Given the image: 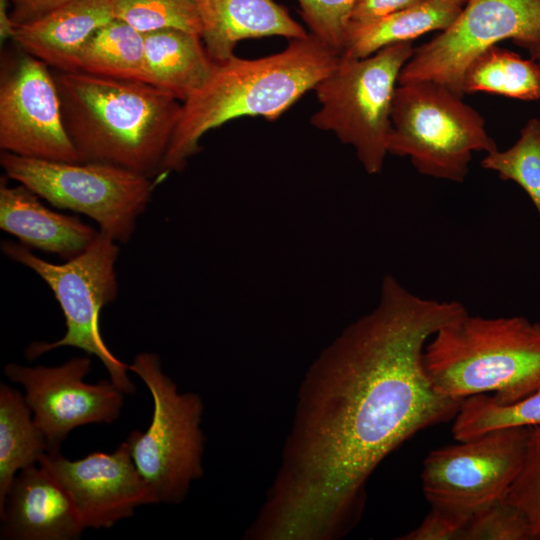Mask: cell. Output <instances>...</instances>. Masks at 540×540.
I'll use <instances>...</instances> for the list:
<instances>
[{
	"label": "cell",
	"mask_w": 540,
	"mask_h": 540,
	"mask_svg": "<svg viewBox=\"0 0 540 540\" xmlns=\"http://www.w3.org/2000/svg\"><path fill=\"white\" fill-rule=\"evenodd\" d=\"M466 311L383 278L376 307L309 367L280 468L246 538L332 540L357 524L379 463L417 432L455 417L461 401L436 391L423 353Z\"/></svg>",
	"instance_id": "1"
},
{
	"label": "cell",
	"mask_w": 540,
	"mask_h": 540,
	"mask_svg": "<svg viewBox=\"0 0 540 540\" xmlns=\"http://www.w3.org/2000/svg\"><path fill=\"white\" fill-rule=\"evenodd\" d=\"M63 123L79 162L119 166L149 178L161 166L182 102L143 81L54 71Z\"/></svg>",
	"instance_id": "2"
},
{
	"label": "cell",
	"mask_w": 540,
	"mask_h": 540,
	"mask_svg": "<svg viewBox=\"0 0 540 540\" xmlns=\"http://www.w3.org/2000/svg\"><path fill=\"white\" fill-rule=\"evenodd\" d=\"M340 53L312 34L278 53L215 62L206 83L182 102L160 174L182 171L209 130L236 118L276 120L336 66Z\"/></svg>",
	"instance_id": "3"
},
{
	"label": "cell",
	"mask_w": 540,
	"mask_h": 540,
	"mask_svg": "<svg viewBox=\"0 0 540 540\" xmlns=\"http://www.w3.org/2000/svg\"><path fill=\"white\" fill-rule=\"evenodd\" d=\"M423 365L450 399L493 392L499 403L518 401L540 389V322L466 311L429 339Z\"/></svg>",
	"instance_id": "4"
},
{
	"label": "cell",
	"mask_w": 540,
	"mask_h": 540,
	"mask_svg": "<svg viewBox=\"0 0 540 540\" xmlns=\"http://www.w3.org/2000/svg\"><path fill=\"white\" fill-rule=\"evenodd\" d=\"M388 154L408 157L422 175L462 183L475 152L498 149L482 116L447 87L430 81L398 84Z\"/></svg>",
	"instance_id": "5"
},
{
	"label": "cell",
	"mask_w": 540,
	"mask_h": 540,
	"mask_svg": "<svg viewBox=\"0 0 540 540\" xmlns=\"http://www.w3.org/2000/svg\"><path fill=\"white\" fill-rule=\"evenodd\" d=\"M2 250L47 283L65 317L64 336L51 343L30 344L26 357L33 360L64 346L81 349L103 363L110 380L124 394H134L136 387L128 377L129 365L114 356L100 330V312L116 299L118 292L115 264L119 247L116 241L99 230L85 251L62 264H53L34 255L30 248L20 242L5 241Z\"/></svg>",
	"instance_id": "6"
},
{
	"label": "cell",
	"mask_w": 540,
	"mask_h": 540,
	"mask_svg": "<svg viewBox=\"0 0 540 540\" xmlns=\"http://www.w3.org/2000/svg\"><path fill=\"white\" fill-rule=\"evenodd\" d=\"M413 52L412 42H402L365 58L341 54L334 69L314 88L320 108L311 124L352 146L368 174H378L384 166L394 91Z\"/></svg>",
	"instance_id": "7"
},
{
	"label": "cell",
	"mask_w": 540,
	"mask_h": 540,
	"mask_svg": "<svg viewBox=\"0 0 540 540\" xmlns=\"http://www.w3.org/2000/svg\"><path fill=\"white\" fill-rule=\"evenodd\" d=\"M129 370L144 382L153 401L147 430L132 431L126 438L133 462L156 504H179L203 475L202 399L194 392H178L156 353L137 354Z\"/></svg>",
	"instance_id": "8"
},
{
	"label": "cell",
	"mask_w": 540,
	"mask_h": 540,
	"mask_svg": "<svg viewBox=\"0 0 540 540\" xmlns=\"http://www.w3.org/2000/svg\"><path fill=\"white\" fill-rule=\"evenodd\" d=\"M5 174L51 205L84 214L116 242L135 231L153 190L149 177L104 163L61 162L3 151Z\"/></svg>",
	"instance_id": "9"
},
{
	"label": "cell",
	"mask_w": 540,
	"mask_h": 540,
	"mask_svg": "<svg viewBox=\"0 0 540 540\" xmlns=\"http://www.w3.org/2000/svg\"><path fill=\"white\" fill-rule=\"evenodd\" d=\"M503 40L528 51L540 43V0H468L449 27L414 48L398 84L430 81L463 98L467 67Z\"/></svg>",
	"instance_id": "10"
},
{
	"label": "cell",
	"mask_w": 540,
	"mask_h": 540,
	"mask_svg": "<svg viewBox=\"0 0 540 540\" xmlns=\"http://www.w3.org/2000/svg\"><path fill=\"white\" fill-rule=\"evenodd\" d=\"M530 427L495 430L431 451L423 462V493L433 507L472 515L503 498L519 473Z\"/></svg>",
	"instance_id": "11"
},
{
	"label": "cell",
	"mask_w": 540,
	"mask_h": 540,
	"mask_svg": "<svg viewBox=\"0 0 540 540\" xmlns=\"http://www.w3.org/2000/svg\"><path fill=\"white\" fill-rule=\"evenodd\" d=\"M90 369L88 356L72 358L56 367L5 366L6 377L24 388L26 403L49 451L59 450L68 434L79 426L110 424L119 417L125 394L111 380L84 382Z\"/></svg>",
	"instance_id": "12"
},
{
	"label": "cell",
	"mask_w": 540,
	"mask_h": 540,
	"mask_svg": "<svg viewBox=\"0 0 540 540\" xmlns=\"http://www.w3.org/2000/svg\"><path fill=\"white\" fill-rule=\"evenodd\" d=\"M0 147L24 157L79 162L63 123L53 73L25 52L1 76Z\"/></svg>",
	"instance_id": "13"
},
{
	"label": "cell",
	"mask_w": 540,
	"mask_h": 540,
	"mask_svg": "<svg viewBox=\"0 0 540 540\" xmlns=\"http://www.w3.org/2000/svg\"><path fill=\"white\" fill-rule=\"evenodd\" d=\"M39 464L70 494L85 529L111 528L137 507L156 504L126 440L112 453L94 452L75 461L59 450L47 451Z\"/></svg>",
	"instance_id": "14"
},
{
	"label": "cell",
	"mask_w": 540,
	"mask_h": 540,
	"mask_svg": "<svg viewBox=\"0 0 540 540\" xmlns=\"http://www.w3.org/2000/svg\"><path fill=\"white\" fill-rule=\"evenodd\" d=\"M0 517L4 540H76L85 530L70 494L39 463L17 473Z\"/></svg>",
	"instance_id": "15"
},
{
	"label": "cell",
	"mask_w": 540,
	"mask_h": 540,
	"mask_svg": "<svg viewBox=\"0 0 540 540\" xmlns=\"http://www.w3.org/2000/svg\"><path fill=\"white\" fill-rule=\"evenodd\" d=\"M113 19L112 0H67L37 19L18 25L13 40L23 52L48 67L76 72L84 45Z\"/></svg>",
	"instance_id": "16"
},
{
	"label": "cell",
	"mask_w": 540,
	"mask_h": 540,
	"mask_svg": "<svg viewBox=\"0 0 540 540\" xmlns=\"http://www.w3.org/2000/svg\"><path fill=\"white\" fill-rule=\"evenodd\" d=\"M203 44L214 62L234 55L244 39L280 36L290 40L309 33L274 0H194Z\"/></svg>",
	"instance_id": "17"
},
{
	"label": "cell",
	"mask_w": 540,
	"mask_h": 540,
	"mask_svg": "<svg viewBox=\"0 0 540 540\" xmlns=\"http://www.w3.org/2000/svg\"><path fill=\"white\" fill-rule=\"evenodd\" d=\"M26 186H0V228L30 249L72 259L85 251L99 231L79 217L64 215L43 205Z\"/></svg>",
	"instance_id": "18"
},
{
	"label": "cell",
	"mask_w": 540,
	"mask_h": 540,
	"mask_svg": "<svg viewBox=\"0 0 540 540\" xmlns=\"http://www.w3.org/2000/svg\"><path fill=\"white\" fill-rule=\"evenodd\" d=\"M214 66L199 35L177 29L144 34L145 82L181 102L206 83Z\"/></svg>",
	"instance_id": "19"
},
{
	"label": "cell",
	"mask_w": 540,
	"mask_h": 540,
	"mask_svg": "<svg viewBox=\"0 0 540 540\" xmlns=\"http://www.w3.org/2000/svg\"><path fill=\"white\" fill-rule=\"evenodd\" d=\"M462 8L446 0H423L379 19L350 23L341 54L365 58L388 45L412 42L425 33L443 31Z\"/></svg>",
	"instance_id": "20"
},
{
	"label": "cell",
	"mask_w": 540,
	"mask_h": 540,
	"mask_svg": "<svg viewBox=\"0 0 540 540\" xmlns=\"http://www.w3.org/2000/svg\"><path fill=\"white\" fill-rule=\"evenodd\" d=\"M48 442L36 425L24 395L0 385V506L17 473L39 463L49 451Z\"/></svg>",
	"instance_id": "21"
},
{
	"label": "cell",
	"mask_w": 540,
	"mask_h": 540,
	"mask_svg": "<svg viewBox=\"0 0 540 540\" xmlns=\"http://www.w3.org/2000/svg\"><path fill=\"white\" fill-rule=\"evenodd\" d=\"M463 94L490 93L523 101L540 99V67L533 59L497 45L475 58L467 67Z\"/></svg>",
	"instance_id": "22"
},
{
	"label": "cell",
	"mask_w": 540,
	"mask_h": 540,
	"mask_svg": "<svg viewBox=\"0 0 540 540\" xmlns=\"http://www.w3.org/2000/svg\"><path fill=\"white\" fill-rule=\"evenodd\" d=\"M77 71L145 82L144 34L113 19L84 45L77 59Z\"/></svg>",
	"instance_id": "23"
},
{
	"label": "cell",
	"mask_w": 540,
	"mask_h": 540,
	"mask_svg": "<svg viewBox=\"0 0 540 540\" xmlns=\"http://www.w3.org/2000/svg\"><path fill=\"white\" fill-rule=\"evenodd\" d=\"M540 427V389L512 403H499L478 394L461 401L454 417L452 434L457 441L516 427Z\"/></svg>",
	"instance_id": "24"
},
{
	"label": "cell",
	"mask_w": 540,
	"mask_h": 540,
	"mask_svg": "<svg viewBox=\"0 0 540 540\" xmlns=\"http://www.w3.org/2000/svg\"><path fill=\"white\" fill-rule=\"evenodd\" d=\"M481 166L522 188L540 218V119H530L508 149L486 153Z\"/></svg>",
	"instance_id": "25"
},
{
	"label": "cell",
	"mask_w": 540,
	"mask_h": 540,
	"mask_svg": "<svg viewBox=\"0 0 540 540\" xmlns=\"http://www.w3.org/2000/svg\"><path fill=\"white\" fill-rule=\"evenodd\" d=\"M113 15L146 34L165 29L201 37L202 25L194 0H112Z\"/></svg>",
	"instance_id": "26"
},
{
	"label": "cell",
	"mask_w": 540,
	"mask_h": 540,
	"mask_svg": "<svg viewBox=\"0 0 540 540\" xmlns=\"http://www.w3.org/2000/svg\"><path fill=\"white\" fill-rule=\"evenodd\" d=\"M503 498L528 521L533 540H540V427H530L522 467Z\"/></svg>",
	"instance_id": "27"
},
{
	"label": "cell",
	"mask_w": 540,
	"mask_h": 540,
	"mask_svg": "<svg viewBox=\"0 0 540 540\" xmlns=\"http://www.w3.org/2000/svg\"><path fill=\"white\" fill-rule=\"evenodd\" d=\"M464 540H533L527 519L504 498L474 512Z\"/></svg>",
	"instance_id": "28"
},
{
	"label": "cell",
	"mask_w": 540,
	"mask_h": 540,
	"mask_svg": "<svg viewBox=\"0 0 540 540\" xmlns=\"http://www.w3.org/2000/svg\"><path fill=\"white\" fill-rule=\"evenodd\" d=\"M310 34L342 53L350 14L356 0H297Z\"/></svg>",
	"instance_id": "29"
},
{
	"label": "cell",
	"mask_w": 540,
	"mask_h": 540,
	"mask_svg": "<svg viewBox=\"0 0 540 540\" xmlns=\"http://www.w3.org/2000/svg\"><path fill=\"white\" fill-rule=\"evenodd\" d=\"M472 515L431 506L430 512L415 529L400 540H464Z\"/></svg>",
	"instance_id": "30"
},
{
	"label": "cell",
	"mask_w": 540,
	"mask_h": 540,
	"mask_svg": "<svg viewBox=\"0 0 540 540\" xmlns=\"http://www.w3.org/2000/svg\"><path fill=\"white\" fill-rule=\"evenodd\" d=\"M421 1L423 0H356L349 24L379 19Z\"/></svg>",
	"instance_id": "31"
},
{
	"label": "cell",
	"mask_w": 540,
	"mask_h": 540,
	"mask_svg": "<svg viewBox=\"0 0 540 540\" xmlns=\"http://www.w3.org/2000/svg\"><path fill=\"white\" fill-rule=\"evenodd\" d=\"M12 5L11 18L16 25L30 22L67 0H8Z\"/></svg>",
	"instance_id": "32"
},
{
	"label": "cell",
	"mask_w": 540,
	"mask_h": 540,
	"mask_svg": "<svg viewBox=\"0 0 540 540\" xmlns=\"http://www.w3.org/2000/svg\"><path fill=\"white\" fill-rule=\"evenodd\" d=\"M8 0H0V35L1 40H6L14 36L16 25L14 24L10 12L7 10Z\"/></svg>",
	"instance_id": "33"
},
{
	"label": "cell",
	"mask_w": 540,
	"mask_h": 540,
	"mask_svg": "<svg viewBox=\"0 0 540 540\" xmlns=\"http://www.w3.org/2000/svg\"><path fill=\"white\" fill-rule=\"evenodd\" d=\"M531 59H533L540 67V43L529 51Z\"/></svg>",
	"instance_id": "34"
},
{
	"label": "cell",
	"mask_w": 540,
	"mask_h": 540,
	"mask_svg": "<svg viewBox=\"0 0 540 540\" xmlns=\"http://www.w3.org/2000/svg\"><path fill=\"white\" fill-rule=\"evenodd\" d=\"M464 6L468 0H446Z\"/></svg>",
	"instance_id": "35"
}]
</instances>
